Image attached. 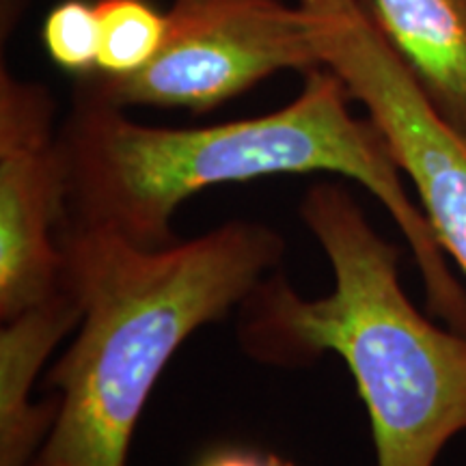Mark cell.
<instances>
[{
    "label": "cell",
    "mask_w": 466,
    "mask_h": 466,
    "mask_svg": "<svg viewBox=\"0 0 466 466\" xmlns=\"http://www.w3.org/2000/svg\"><path fill=\"white\" fill-rule=\"evenodd\" d=\"M348 86L329 67L305 74L299 96L270 115L203 127H156L76 86L58 127L66 167L63 223L102 227L138 247L175 242V209L197 192L272 175L337 173L370 190L404 233L425 299L466 333V291L447 266L423 209L374 121L350 110Z\"/></svg>",
    "instance_id": "obj_1"
},
{
    "label": "cell",
    "mask_w": 466,
    "mask_h": 466,
    "mask_svg": "<svg viewBox=\"0 0 466 466\" xmlns=\"http://www.w3.org/2000/svg\"><path fill=\"white\" fill-rule=\"evenodd\" d=\"M58 247L83 316L46 380L58 412L33 466H127L168 360L195 330L242 307L281 264L285 240L268 225L231 220L147 248L102 227L61 223Z\"/></svg>",
    "instance_id": "obj_2"
},
{
    "label": "cell",
    "mask_w": 466,
    "mask_h": 466,
    "mask_svg": "<svg viewBox=\"0 0 466 466\" xmlns=\"http://www.w3.org/2000/svg\"><path fill=\"white\" fill-rule=\"evenodd\" d=\"M300 218L329 258L333 289L309 300L266 277L240 307L242 350L277 367L337 354L370 415L376 466H434L466 430V333L439 329L408 300L398 248L346 186H309Z\"/></svg>",
    "instance_id": "obj_3"
},
{
    "label": "cell",
    "mask_w": 466,
    "mask_h": 466,
    "mask_svg": "<svg viewBox=\"0 0 466 466\" xmlns=\"http://www.w3.org/2000/svg\"><path fill=\"white\" fill-rule=\"evenodd\" d=\"M324 67L313 17L283 0H173L167 37L137 74H91L80 86L119 108H184L229 102L279 72Z\"/></svg>",
    "instance_id": "obj_4"
},
{
    "label": "cell",
    "mask_w": 466,
    "mask_h": 466,
    "mask_svg": "<svg viewBox=\"0 0 466 466\" xmlns=\"http://www.w3.org/2000/svg\"><path fill=\"white\" fill-rule=\"evenodd\" d=\"M313 17L322 66L343 80L417 190L436 240L466 275V137L425 97L357 0H296Z\"/></svg>",
    "instance_id": "obj_5"
},
{
    "label": "cell",
    "mask_w": 466,
    "mask_h": 466,
    "mask_svg": "<svg viewBox=\"0 0 466 466\" xmlns=\"http://www.w3.org/2000/svg\"><path fill=\"white\" fill-rule=\"evenodd\" d=\"M56 104L48 86L0 69V319L63 289L66 217Z\"/></svg>",
    "instance_id": "obj_6"
},
{
    "label": "cell",
    "mask_w": 466,
    "mask_h": 466,
    "mask_svg": "<svg viewBox=\"0 0 466 466\" xmlns=\"http://www.w3.org/2000/svg\"><path fill=\"white\" fill-rule=\"evenodd\" d=\"M83 316L78 296L63 281L52 299L3 322L0 330V466H33L48 439L58 400L33 404L39 371Z\"/></svg>",
    "instance_id": "obj_7"
},
{
    "label": "cell",
    "mask_w": 466,
    "mask_h": 466,
    "mask_svg": "<svg viewBox=\"0 0 466 466\" xmlns=\"http://www.w3.org/2000/svg\"><path fill=\"white\" fill-rule=\"evenodd\" d=\"M447 124L466 137V0H357Z\"/></svg>",
    "instance_id": "obj_8"
},
{
    "label": "cell",
    "mask_w": 466,
    "mask_h": 466,
    "mask_svg": "<svg viewBox=\"0 0 466 466\" xmlns=\"http://www.w3.org/2000/svg\"><path fill=\"white\" fill-rule=\"evenodd\" d=\"M100 55L96 74H137L154 61L167 37V14L147 0H97Z\"/></svg>",
    "instance_id": "obj_9"
},
{
    "label": "cell",
    "mask_w": 466,
    "mask_h": 466,
    "mask_svg": "<svg viewBox=\"0 0 466 466\" xmlns=\"http://www.w3.org/2000/svg\"><path fill=\"white\" fill-rule=\"evenodd\" d=\"M42 42L48 56L66 72L96 74L100 55V20L96 3L63 0L46 15Z\"/></svg>",
    "instance_id": "obj_10"
},
{
    "label": "cell",
    "mask_w": 466,
    "mask_h": 466,
    "mask_svg": "<svg viewBox=\"0 0 466 466\" xmlns=\"http://www.w3.org/2000/svg\"><path fill=\"white\" fill-rule=\"evenodd\" d=\"M195 466H296L275 451L247 445H217L203 451Z\"/></svg>",
    "instance_id": "obj_11"
}]
</instances>
